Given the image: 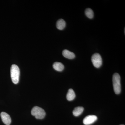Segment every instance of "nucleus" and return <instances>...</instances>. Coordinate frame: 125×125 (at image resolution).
I'll return each mask as SVG.
<instances>
[{"label":"nucleus","instance_id":"obj_10","mask_svg":"<svg viewBox=\"0 0 125 125\" xmlns=\"http://www.w3.org/2000/svg\"><path fill=\"white\" fill-rule=\"evenodd\" d=\"M53 68L57 71H62L64 69V65L60 62H56L53 65Z\"/></svg>","mask_w":125,"mask_h":125},{"label":"nucleus","instance_id":"obj_3","mask_svg":"<svg viewBox=\"0 0 125 125\" xmlns=\"http://www.w3.org/2000/svg\"><path fill=\"white\" fill-rule=\"evenodd\" d=\"M31 114L36 118L43 119L46 115V112L44 109L38 106L34 107L31 111Z\"/></svg>","mask_w":125,"mask_h":125},{"label":"nucleus","instance_id":"obj_1","mask_svg":"<svg viewBox=\"0 0 125 125\" xmlns=\"http://www.w3.org/2000/svg\"><path fill=\"white\" fill-rule=\"evenodd\" d=\"M113 84L114 92L116 94H119L121 92V78L117 73H115L112 78Z\"/></svg>","mask_w":125,"mask_h":125},{"label":"nucleus","instance_id":"obj_9","mask_svg":"<svg viewBox=\"0 0 125 125\" xmlns=\"http://www.w3.org/2000/svg\"><path fill=\"white\" fill-rule=\"evenodd\" d=\"M66 26V22L62 19H60L56 23L57 28L60 30H62L65 28Z\"/></svg>","mask_w":125,"mask_h":125},{"label":"nucleus","instance_id":"obj_12","mask_svg":"<svg viewBox=\"0 0 125 125\" xmlns=\"http://www.w3.org/2000/svg\"><path fill=\"white\" fill-rule=\"evenodd\" d=\"M85 15L89 19H92L94 17V12L92 9L88 8L85 10Z\"/></svg>","mask_w":125,"mask_h":125},{"label":"nucleus","instance_id":"obj_5","mask_svg":"<svg viewBox=\"0 0 125 125\" xmlns=\"http://www.w3.org/2000/svg\"><path fill=\"white\" fill-rule=\"evenodd\" d=\"M97 120V117L94 115L87 116L83 120V123L86 125H91Z\"/></svg>","mask_w":125,"mask_h":125},{"label":"nucleus","instance_id":"obj_8","mask_svg":"<svg viewBox=\"0 0 125 125\" xmlns=\"http://www.w3.org/2000/svg\"><path fill=\"white\" fill-rule=\"evenodd\" d=\"M75 97H76V95L74 90L72 89H69L66 95L67 100L69 101H72L74 99Z\"/></svg>","mask_w":125,"mask_h":125},{"label":"nucleus","instance_id":"obj_13","mask_svg":"<svg viewBox=\"0 0 125 125\" xmlns=\"http://www.w3.org/2000/svg\"></svg>","mask_w":125,"mask_h":125},{"label":"nucleus","instance_id":"obj_7","mask_svg":"<svg viewBox=\"0 0 125 125\" xmlns=\"http://www.w3.org/2000/svg\"><path fill=\"white\" fill-rule=\"evenodd\" d=\"M62 54L65 57L69 59H74L75 57V55L74 53L67 49L64 50L62 51Z\"/></svg>","mask_w":125,"mask_h":125},{"label":"nucleus","instance_id":"obj_11","mask_svg":"<svg viewBox=\"0 0 125 125\" xmlns=\"http://www.w3.org/2000/svg\"><path fill=\"white\" fill-rule=\"evenodd\" d=\"M84 108L82 107H78L75 108L73 111V114L74 116H78L80 115L83 111Z\"/></svg>","mask_w":125,"mask_h":125},{"label":"nucleus","instance_id":"obj_4","mask_svg":"<svg viewBox=\"0 0 125 125\" xmlns=\"http://www.w3.org/2000/svg\"><path fill=\"white\" fill-rule=\"evenodd\" d=\"M92 62L93 64L95 67L99 68L102 64V60L100 54L98 53H96L92 56Z\"/></svg>","mask_w":125,"mask_h":125},{"label":"nucleus","instance_id":"obj_2","mask_svg":"<svg viewBox=\"0 0 125 125\" xmlns=\"http://www.w3.org/2000/svg\"><path fill=\"white\" fill-rule=\"evenodd\" d=\"M10 74L13 83L15 84H18L19 80L20 75L19 68L18 66L14 64L11 66L10 69Z\"/></svg>","mask_w":125,"mask_h":125},{"label":"nucleus","instance_id":"obj_6","mask_svg":"<svg viewBox=\"0 0 125 125\" xmlns=\"http://www.w3.org/2000/svg\"><path fill=\"white\" fill-rule=\"evenodd\" d=\"M0 116L3 123L7 125H10L11 120V117L9 114L5 112H2L1 113Z\"/></svg>","mask_w":125,"mask_h":125}]
</instances>
